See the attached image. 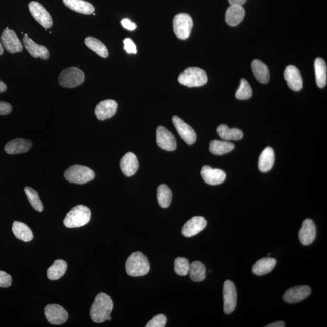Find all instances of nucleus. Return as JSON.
Segmentation results:
<instances>
[{"label": "nucleus", "mask_w": 327, "mask_h": 327, "mask_svg": "<svg viewBox=\"0 0 327 327\" xmlns=\"http://www.w3.org/2000/svg\"><path fill=\"white\" fill-rule=\"evenodd\" d=\"M298 236L302 244L309 245L312 244L316 236V226L313 220L306 219L304 221Z\"/></svg>", "instance_id": "15"}, {"label": "nucleus", "mask_w": 327, "mask_h": 327, "mask_svg": "<svg viewBox=\"0 0 327 327\" xmlns=\"http://www.w3.org/2000/svg\"><path fill=\"white\" fill-rule=\"evenodd\" d=\"M64 176L65 179L70 183L84 185L94 179L95 173L89 167L74 165L65 171Z\"/></svg>", "instance_id": "5"}, {"label": "nucleus", "mask_w": 327, "mask_h": 327, "mask_svg": "<svg viewBox=\"0 0 327 327\" xmlns=\"http://www.w3.org/2000/svg\"><path fill=\"white\" fill-rule=\"evenodd\" d=\"M234 148L235 146L232 142L214 140L210 142L209 149L212 154L221 155L232 151Z\"/></svg>", "instance_id": "35"}, {"label": "nucleus", "mask_w": 327, "mask_h": 327, "mask_svg": "<svg viewBox=\"0 0 327 327\" xmlns=\"http://www.w3.org/2000/svg\"><path fill=\"white\" fill-rule=\"evenodd\" d=\"M12 279L9 274L0 271V287L8 288L12 284Z\"/></svg>", "instance_id": "40"}, {"label": "nucleus", "mask_w": 327, "mask_h": 327, "mask_svg": "<svg viewBox=\"0 0 327 327\" xmlns=\"http://www.w3.org/2000/svg\"><path fill=\"white\" fill-rule=\"evenodd\" d=\"M247 0H229L230 5L242 6Z\"/></svg>", "instance_id": "45"}, {"label": "nucleus", "mask_w": 327, "mask_h": 327, "mask_svg": "<svg viewBox=\"0 0 327 327\" xmlns=\"http://www.w3.org/2000/svg\"><path fill=\"white\" fill-rule=\"evenodd\" d=\"M121 24L124 28H125L126 29L132 31L136 29V25L135 23H132L130 20L127 19V18H124L121 22Z\"/></svg>", "instance_id": "43"}, {"label": "nucleus", "mask_w": 327, "mask_h": 327, "mask_svg": "<svg viewBox=\"0 0 327 327\" xmlns=\"http://www.w3.org/2000/svg\"><path fill=\"white\" fill-rule=\"evenodd\" d=\"M167 323V317L163 314H157L148 322L146 327H164Z\"/></svg>", "instance_id": "39"}, {"label": "nucleus", "mask_w": 327, "mask_h": 327, "mask_svg": "<svg viewBox=\"0 0 327 327\" xmlns=\"http://www.w3.org/2000/svg\"><path fill=\"white\" fill-rule=\"evenodd\" d=\"M157 199L159 205L162 208L170 206L172 199V192L166 185H161L157 189Z\"/></svg>", "instance_id": "34"}, {"label": "nucleus", "mask_w": 327, "mask_h": 327, "mask_svg": "<svg viewBox=\"0 0 327 327\" xmlns=\"http://www.w3.org/2000/svg\"><path fill=\"white\" fill-rule=\"evenodd\" d=\"M275 160V152L273 149L270 147L265 148L261 152L258 161V167L261 172H267L272 169Z\"/></svg>", "instance_id": "24"}, {"label": "nucleus", "mask_w": 327, "mask_h": 327, "mask_svg": "<svg viewBox=\"0 0 327 327\" xmlns=\"http://www.w3.org/2000/svg\"><path fill=\"white\" fill-rule=\"evenodd\" d=\"M25 193L27 196L28 200H29L30 204L34 209L39 212H42L43 210V205L42 201H40L38 193L35 190L30 188V187H26L24 189Z\"/></svg>", "instance_id": "36"}, {"label": "nucleus", "mask_w": 327, "mask_h": 327, "mask_svg": "<svg viewBox=\"0 0 327 327\" xmlns=\"http://www.w3.org/2000/svg\"><path fill=\"white\" fill-rule=\"evenodd\" d=\"M284 78L289 88L294 91H300L303 88V80L300 70L294 65H288L285 68Z\"/></svg>", "instance_id": "20"}, {"label": "nucleus", "mask_w": 327, "mask_h": 327, "mask_svg": "<svg viewBox=\"0 0 327 327\" xmlns=\"http://www.w3.org/2000/svg\"><path fill=\"white\" fill-rule=\"evenodd\" d=\"M124 49L127 54H136L137 53L136 46L133 40L129 38H126L123 40Z\"/></svg>", "instance_id": "41"}, {"label": "nucleus", "mask_w": 327, "mask_h": 327, "mask_svg": "<svg viewBox=\"0 0 327 327\" xmlns=\"http://www.w3.org/2000/svg\"><path fill=\"white\" fill-rule=\"evenodd\" d=\"M207 221L203 217L195 216L187 221L183 226L182 233L185 237H192L198 234L207 226Z\"/></svg>", "instance_id": "14"}, {"label": "nucleus", "mask_w": 327, "mask_h": 327, "mask_svg": "<svg viewBox=\"0 0 327 327\" xmlns=\"http://www.w3.org/2000/svg\"><path fill=\"white\" fill-rule=\"evenodd\" d=\"M224 311L227 314H231L235 310L237 303V292L234 283L227 280L223 287Z\"/></svg>", "instance_id": "8"}, {"label": "nucleus", "mask_w": 327, "mask_h": 327, "mask_svg": "<svg viewBox=\"0 0 327 327\" xmlns=\"http://www.w3.org/2000/svg\"><path fill=\"white\" fill-rule=\"evenodd\" d=\"M7 87L4 83L0 81V93L4 92L6 91Z\"/></svg>", "instance_id": "46"}, {"label": "nucleus", "mask_w": 327, "mask_h": 327, "mask_svg": "<svg viewBox=\"0 0 327 327\" xmlns=\"http://www.w3.org/2000/svg\"><path fill=\"white\" fill-rule=\"evenodd\" d=\"M23 43L29 54L34 58H40L42 60H46L49 58L48 49L45 46L39 45L29 38L28 35H25L23 39Z\"/></svg>", "instance_id": "21"}, {"label": "nucleus", "mask_w": 327, "mask_h": 327, "mask_svg": "<svg viewBox=\"0 0 327 327\" xmlns=\"http://www.w3.org/2000/svg\"><path fill=\"white\" fill-rule=\"evenodd\" d=\"M157 145L165 151H173L177 147L175 137L164 126H159L157 129Z\"/></svg>", "instance_id": "11"}, {"label": "nucleus", "mask_w": 327, "mask_h": 327, "mask_svg": "<svg viewBox=\"0 0 327 327\" xmlns=\"http://www.w3.org/2000/svg\"><path fill=\"white\" fill-rule=\"evenodd\" d=\"M4 52V49H3V46L1 42H0V55H2Z\"/></svg>", "instance_id": "47"}, {"label": "nucleus", "mask_w": 327, "mask_h": 327, "mask_svg": "<svg viewBox=\"0 0 327 327\" xmlns=\"http://www.w3.org/2000/svg\"><path fill=\"white\" fill-rule=\"evenodd\" d=\"M12 107L10 104L8 102L0 101V115H4L10 114Z\"/></svg>", "instance_id": "42"}, {"label": "nucleus", "mask_w": 327, "mask_h": 327, "mask_svg": "<svg viewBox=\"0 0 327 327\" xmlns=\"http://www.w3.org/2000/svg\"><path fill=\"white\" fill-rule=\"evenodd\" d=\"M118 104L112 99L102 101L97 105L95 113L99 120L104 121L114 116L116 113Z\"/></svg>", "instance_id": "19"}, {"label": "nucleus", "mask_w": 327, "mask_h": 327, "mask_svg": "<svg viewBox=\"0 0 327 327\" xmlns=\"http://www.w3.org/2000/svg\"><path fill=\"white\" fill-rule=\"evenodd\" d=\"M252 95H253V91H252L250 84L247 82V80L244 79H242L239 89L236 93V98L240 100H246V99H250Z\"/></svg>", "instance_id": "37"}, {"label": "nucleus", "mask_w": 327, "mask_h": 327, "mask_svg": "<svg viewBox=\"0 0 327 327\" xmlns=\"http://www.w3.org/2000/svg\"><path fill=\"white\" fill-rule=\"evenodd\" d=\"M86 45L102 58H107L108 51L104 44L95 37H88L85 40Z\"/></svg>", "instance_id": "33"}, {"label": "nucleus", "mask_w": 327, "mask_h": 327, "mask_svg": "<svg viewBox=\"0 0 327 327\" xmlns=\"http://www.w3.org/2000/svg\"><path fill=\"white\" fill-rule=\"evenodd\" d=\"M178 81L181 85L187 87H200L207 83L208 78L207 74L201 68L189 67L179 75Z\"/></svg>", "instance_id": "4"}, {"label": "nucleus", "mask_w": 327, "mask_h": 327, "mask_svg": "<svg viewBox=\"0 0 327 327\" xmlns=\"http://www.w3.org/2000/svg\"><path fill=\"white\" fill-rule=\"evenodd\" d=\"M266 327H284L285 326V322L283 321H277L270 323V324L266 325Z\"/></svg>", "instance_id": "44"}, {"label": "nucleus", "mask_w": 327, "mask_h": 327, "mask_svg": "<svg viewBox=\"0 0 327 327\" xmlns=\"http://www.w3.org/2000/svg\"><path fill=\"white\" fill-rule=\"evenodd\" d=\"M276 264L275 258L266 257L258 260L254 264L253 271L255 275L263 276L272 272Z\"/></svg>", "instance_id": "25"}, {"label": "nucleus", "mask_w": 327, "mask_h": 327, "mask_svg": "<svg viewBox=\"0 0 327 327\" xmlns=\"http://www.w3.org/2000/svg\"><path fill=\"white\" fill-rule=\"evenodd\" d=\"M173 30L175 35L180 40H186L191 35L193 27V20L188 14H177L173 20Z\"/></svg>", "instance_id": "7"}, {"label": "nucleus", "mask_w": 327, "mask_h": 327, "mask_svg": "<svg viewBox=\"0 0 327 327\" xmlns=\"http://www.w3.org/2000/svg\"><path fill=\"white\" fill-rule=\"evenodd\" d=\"M67 8L78 13L90 15L95 11V8L89 2L84 0H63Z\"/></svg>", "instance_id": "26"}, {"label": "nucleus", "mask_w": 327, "mask_h": 327, "mask_svg": "<svg viewBox=\"0 0 327 327\" xmlns=\"http://www.w3.org/2000/svg\"><path fill=\"white\" fill-rule=\"evenodd\" d=\"M111 319V317L110 316H109L107 317V320H110Z\"/></svg>", "instance_id": "48"}, {"label": "nucleus", "mask_w": 327, "mask_h": 327, "mask_svg": "<svg viewBox=\"0 0 327 327\" xmlns=\"http://www.w3.org/2000/svg\"><path fill=\"white\" fill-rule=\"evenodd\" d=\"M91 217V211L85 205L74 207L64 218V224L68 228L82 227L88 223Z\"/></svg>", "instance_id": "3"}, {"label": "nucleus", "mask_w": 327, "mask_h": 327, "mask_svg": "<svg viewBox=\"0 0 327 327\" xmlns=\"http://www.w3.org/2000/svg\"><path fill=\"white\" fill-rule=\"evenodd\" d=\"M217 132L220 138L224 141H239L244 136L242 131L239 129H230L226 124H221L217 127Z\"/></svg>", "instance_id": "27"}, {"label": "nucleus", "mask_w": 327, "mask_h": 327, "mask_svg": "<svg viewBox=\"0 0 327 327\" xmlns=\"http://www.w3.org/2000/svg\"><path fill=\"white\" fill-rule=\"evenodd\" d=\"M126 272L130 276H142L150 270L148 258L141 252H135L127 258L126 263Z\"/></svg>", "instance_id": "2"}, {"label": "nucleus", "mask_w": 327, "mask_h": 327, "mask_svg": "<svg viewBox=\"0 0 327 327\" xmlns=\"http://www.w3.org/2000/svg\"><path fill=\"white\" fill-rule=\"evenodd\" d=\"M314 70H315L317 85L320 88H323L326 85L327 67L326 63L322 58L316 59L314 61Z\"/></svg>", "instance_id": "31"}, {"label": "nucleus", "mask_w": 327, "mask_h": 327, "mask_svg": "<svg viewBox=\"0 0 327 327\" xmlns=\"http://www.w3.org/2000/svg\"><path fill=\"white\" fill-rule=\"evenodd\" d=\"M45 314L48 321L52 325H61L67 321L68 313L61 305L48 304L45 308Z\"/></svg>", "instance_id": "9"}, {"label": "nucleus", "mask_w": 327, "mask_h": 327, "mask_svg": "<svg viewBox=\"0 0 327 327\" xmlns=\"http://www.w3.org/2000/svg\"><path fill=\"white\" fill-rule=\"evenodd\" d=\"M252 70H253L255 78L258 82L267 84L270 80V72L269 68L263 62L255 60L251 63Z\"/></svg>", "instance_id": "30"}, {"label": "nucleus", "mask_w": 327, "mask_h": 327, "mask_svg": "<svg viewBox=\"0 0 327 327\" xmlns=\"http://www.w3.org/2000/svg\"><path fill=\"white\" fill-rule=\"evenodd\" d=\"M85 76L79 68L71 67L65 68L59 76V84L65 88H74L82 85Z\"/></svg>", "instance_id": "6"}, {"label": "nucleus", "mask_w": 327, "mask_h": 327, "mask_svg": "<svg viewBox=\"0 0 327 327\" xmlns=\"http://www.w3.org/2000/svg\"><path fill=\"white\" fill-rule=\"evenodd\" d=\"M12 231L15 237L21 241L29 242L33 238L32 230L27 224L20 221H15L12 226Z\"/></svg>", "instance_id": "28"}, {"label": "nucleus", "mask_w": 327, "mask_h": 327, "mask_svg": "<svg viewBox=\"0 0 327 327\" xmlns=\"http://www.w3.org/2000/svg\"><path fill=\"white\" fill-rule=\"evenodd\" d=\"M113 302L105 293H100L96 296L90 308V317L93 322L102 323L107 320L113 309Z\"/></svg>", "instance_id": "1"}, {"label": "nucleus", "mask_w": 327, "mask_h": 327, "mask_svg": "<svg viewBox=\"0 0 327 327\" xmlns=\"http://www.w3.org/2000/svg\"><path fill=\"white\" fill-rule=\"evenodd\" d=\"M201 174L205 183L212 186L220 185L225 180L226 177V174L224 171L213 169L209 166L202 167Z\"/></svg>", "instance_id": "16"}, {"label": "nucleus", "mask_w": 327, "mask_h": 327, "mask_svg": "<svg viewBox=\"0 0 327 327\" xmlns=\"http://www.w3.org/2000/svg\"><path fill=\"white\" fill-rule=\"evenodd\" d=\"M67 264L63 260H57L47 271V276L50 280L56 281L63 277L66 272Z\"/></svg>", "instance_id": "29"}, {"label": "nucleus", "mask_w": 327, "mask_h": 327, "mask_svg": "<svg viewBox=\"0 0 327 327\" xmlns=\"http://www.w3.org/2000/svg\"><path fill=\"white\" fill-rule=\"evenodd\" d=\"M120 168L123 173L127 177L134 175L139 168L136 156L132 152H127L120 161Z\"/></svg>", "instance_id": "18"}, {"label": "nucleus", "mask_w": 327, "mask_h": 327, "mask_svg": "<svg viewBox=\"0 0 327 327\" xmlns=\"http://www.w3.org/2000/svg\"><path fill=\"white\" fill-rule=\"evenodd\" d=\"M190 263L188 259L184 257H177L174 261V270L179 276L188 275Z\"/></svg>", "instance_id": "38"}, {"label": "nucleus", "mask_w": 327, "mask_h": 327, "mask_svg": "<svg viewBox=\"0 0 327 327\" xmlns=\"http://www.w3.org/2000/svg\"><path fill=\"white\" fill-rule=\"evenodd\" d=\"M1 40L3 46L11 54L23 51V47L20 40L14 31L9 29L8 27L3 31Z\"/></svg>", "instance_id": "12"}, {"label": "nucleus", "mask_w": 327, "mask_h": 327, "mask_svg": "<svg viewBox=\"0 0 327 327\" xmlns=\"http://www.w3.org/2000/svg\"><path fill=\"white\" fill-rule=\"evenodd\" d=\"M245 17V9L242 6L230 5L227 9L225 15L226 23L230 26H238Z\"/></svg>", "instance_id": "23"}, {"label": "nucleus", "mask_w": 327, "mask_h": 327, "mask_svg": "<svg viewBox=\"0 0 327 327\" xmlns=\"http://www.w3.org/2000/svg\"><path fill=\"white\" fill-rule=\"evenodd\" d=\"M189 273L193 281L202 282L206 276V269L201 262L196 261L190 265Z\"/></svg>", "instance_id": "32"}, {"label": "nucleus", "mask_w": 327, "mask_h": 327, "mask_svg": "<svg viewBox=\"0 0 327 327\" xmlns=\"http://www.w3.org/2000/svg\"><path fill=\"white\" fill-rule=\"evenodd\" d=\"M29 11L35 20L46 29L52 26L51 15L39 2H32L29 5Z\"/></svg>", "instance_id": "10"}, {"label": "nucleus", "mask_w": 327, "mask_h": 327, "mask_svg": "<svg viewBox=\"0 0 327 327\" xmlns=\"http://www.w3.org/2000/svg\"><path fill=\"white\" fill-rule=\"evenodd\" d=\"M310 294L311 289L309 286L305 285L294 286L285 293L283 300L288 303H297L309 297Z\"/></svg>", "instance_id": "17"}, {"label": "nucleus", "mask_w": 327, "mask_h": 327, "mask_svg": "<svg viewBox=\"0 0 327 327\" xmlns=\"http://www.w3.org/2000/svg\"><path fill=\"white\" fill-rule=\"evenodd\" d=\"M32 146V142L29 139L17 138L11 140L6 144L5 150L10 155L22 154L29 151Z\"/></svg>", "instance_id": "22"}, {"label": "nucleus", "mask_w": 327, "mask_h": 327, "mask_svg": "<svg viewBox=\"0 0 327 327\" xmlns=\"http://www.w3.org/2000/svg\"><path fill=\"white\" fill-rule=\"evenodd\" d=\"M172 121L177 132L186 144H194L196 140V135L194 130L179 117L174 116Z\"/></svg>", "instance_id": "13"}]
</instances>
